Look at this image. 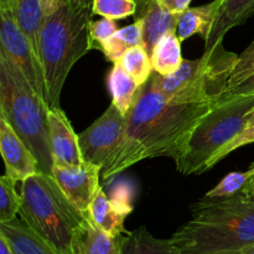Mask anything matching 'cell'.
Masks as SVG:
<instances>
[{
    "label": "cell",
    "mask_w": 254,
    "mask_h": 254,
    "mask_svg": "<svg viewBox=\"0 0 254 254\" xmlns=\"http://www.w3.org/2000/svg\"><path fill=\"white\" fill-rule=\"evenodd\" d=\"M221 101L171 102L149 78L129 112L118 148L102 169V180H114L134 164L146 159H175L193 127Z\"/></svg>",
    "instance_id": "6da1fadb"
},
{
    "label": "cell",
    "mask_w": 254,
    "mask_h": 254,
    "mask_svg": "<svg viewBox=\"0 0 254 254\" xmlns=\"http://www.w3.org/2000/svg\"><path fill=\"white\" fill-rule=\"evenodd\" d=\"M191 220L171 236L181 254H212L254 246V202L241 195L201 198L190 207Z\"/></svg>",
    "instance_id": "7a4b0ae2"
},
{
    "label": "cell",
    "mask_w": 254,
    "mask_h": 254,
    "mask_svg": "<svg viewBox=\"0 0 254 254\" xmlns=\"http://www.w3.org/2000/svg\"><path fill=\"white\" fill-rule=\"evenodd\" d=\"M92 15V7L76 10L64 2L56 12L45 17L40 35V61L49 108L60 107L69 71L91 51L88 27Z\"/></svg>",
    "instance_id": "3957f363"
},
{
    "label": "cell",
    "mask_w": 254,
    "mask_h": 254,
    "mask_svg": "<svg viewBox=\"0 0 254 254\" xmlns=\"http://www.w3.org/2000/svg\"><path fill=\"white\" fill-rule=\"evenodd\" d=\"M47 112L46 102L34 91L19 67L0 52V116L34 153L40 170L52 175Z\"/></svg>",
    "instance_id": "277c9868"
},
{
    "label": "cell",
    "mask_w": 254,
    "mask_h": 254,
    "mask_svg": "<svg viewBox=\"0 0 254 254\" xmlns=\"http://www.w3.org/2000/svg\"><path fill=\"white\" fill-rule=\"evenodd\" d=\"M20 218L61 254H73L77 228L87 220L62 192L54 176L40 171L21 183Z\"/></svg>",
    "instance_id": "5b68a950"
},
{
    "label": "cell",
    "mask_w": 254,
    "mask_h": 254,
    "mask_svg": "<svg viewBox=\"0 0 254 254\" xmlns=\"http://www.w3.org/2000/svg\"><path fill=\"white\" fill-rule=\"evenodd\" d=\"M254 94L226 97L197 122L175 160L184 175L210 170L215 156L247 127Z\"/></svg>",
    "instance_id": "8992f818"
},
{
    "label": "cell",
    "mask_w": 254,
    "mask_h": 254,
    "mask_svg": "<svg viewBox=\"0 0 254 254\" xmlns=\"http://www.w3.org/2000/svg\"><path fill=\"white\" fill-rule=\"evenodd\" d=\"M238 61V55L227 51L223 42L205 50L197 60H184L170 76L153 72L150 79L171 102L202 103L226 98L228 83Z\"/></svg>",
    "instance_id": "52a82bcc"
},
{
    "label": "cell",
    "mask_w": 254,
    "mask_h": 254,
    "mask_svg": "<svg viewBox=\"0 0 254 254\" xmlns=\"http://www.w3.org/2000/svg\"><path fill=\"white\" fill-rule=\"evenodd\" d=\"M0 52L9 57L27 79L34 91L46 102V84L41 61L22 32L11 10L0 5ZM47 104V103H46Z\"/></svg>",
    "instance_id": "ba28073f"
},
{
    "label": "cell",
    "mask_w": 254,
    "mask_h": 254,
    "mask_svg": "<svg viewBox=\"0 0 254 254\" xmlns=\"http://www.w3.org/2000/svg\"><path fill=\"white\" fill-rule=\"evenodd\" d=\"M127 118L128 117L123 116L119 109L111 103L94 123L78 134L79 148L84 161L103 169L123 138Z\"/></svg>",
    "instance_id": "9c48e42d"
},
{
    "label": "cell",
    "mask_w": 254,
    "mask_h": 254,
    "mask_svg": "<svg viewBox=\"0 0 254 254\" xmlns=\"http://www.w3.org/2000/svg\"><path fill=\"white\" fill-rule=\"evenodd\" d=\"M102 168L84 161L76 168L54 166L52 176L72 205L88 217V208L101 190Z\"/></svg>",
    "instance_id": "30bf717a"
},
{
    "label": "cell",
    "mask_w": 254,
    "mask_h": 254,
    "mask_svg": "<svg viewBox=\"0 0 254 254\" xmlns=\"http://www.w3.org/2000/svg\"><path fill=\"white\" fill-rule=\"evenodd\" d=\"M49 140L54 166L76 168L84 163L78 143V134L74 133L68 117L60 107L49 108L47 112Z\"/></svg>",
    "instance_id": "8fae6325"
},
{
    "label": "cell",
    "mask_w": 254,
    "mask_h": 254,
    "mask_svg": "<svg viewBox=\"0 0 254 254\" xmlns=\"http://www.w3.org/2000/svg\"><path fill=\"white\" fill-rule=\"evenodd\" d=\"M0 151L5 164V175L17 184L41 171L36 156L2 116H0Z\"/></svg>",
    "instance_id": "7c38bea8"
},
{
    "label": "cell",
    "mask_w": 254,
    "mask_h": 254,
    "mask_svg": "<svg viewBox=\"0 0 254 254\" xmlns=\"http://www.w3.org/2000/svg\"><path fill=\"white\" fill-rule=\"evenodd\" d=\"M135 19L143 24V46L151 55L154 46L168 32L178 30V15L161 6L156 0H136Z\"/></svg>",
    "instance_id": "4fadbf2b"
},
{
    "label": "cell",
    "mask_w": 254,
    "mask_h": 254,
    "mask_svg": "<svg viewBox=\"0 0 254 254\" xmlns=\"http://www.w3.org/2000/svg\"><path fill=\"white\" fill-rule=\"evenodd\" d=\"M0 236L15 254H61L21 218L0 222Z\"/></svg>",
    "instance_id": "5bb4252c"
},
{
    "label": "cell",
    "mask_w": 254,
    "mask_h": 254,
    "mask_svg": "<svg viewBox=\"0 0 254 254\" xmlns=\"http://www.w3.org/2000/svg\"><path fill=\"white\" fill-rule=\"evenodd\" d=\"M223 0H213L208 4L188 7L178 15V36L181 42L198 34L207 40L216 24Z\"/></svg>",
    "instance_id": "9a60e30c"
},
{
    "label": "cell",
    "mask_w": 254,
    "mask_h": 254,
    "mask_svg": "<svg viewBox=\"0 0 254 254\" xmlns=\"http://www.w3.org/2000/svg\"><path fill=\"white\" fill-rule=\"evenodd\" d=\"M0 5L11 10L17 25L26 35L40 59V35L45 21L44 9L40 0H0Z\"/></svg>",
    "instance_id": "2e32d148"
},
{
    "label": "cell",
    "mask_w": 254,
    "mask_h": 254,
    "mask_svg": "<svg viewBox=\"0 0 254 254\" xmlns=\"http://www.w3.org/2000/svg\"><path fill=\"white\" fill-rule=\"evenodd\" d=\"M254 14V0H223L216 24L210 37L205 41V50H210L233 27L243 25Z\"/></svg>",
    "instance_id": "e0dca14e"
},
{
    "label": "cell",
    "mask_w": 254,
    "mask_h": 254,
    "mask_svg": "<svg viewBox=\"0 0 254 254\" xmlns=\"http://www.w3.org/2000/svg\"><path fill=\"white\" fill-rule=\"evenodd\" d=\"M122 237H111L87 218L74 232L73 254H119Z\"/></svg>",
    "instance_id": "ac0fdd59"
},
{
    "label": "cell",
    "mask_w": 254,
    "mask_h": 254,
    "mask_svg": "<svg viewBox=\"0 0 254 254\" xmlns=\"http://www.w3.org/2000/svg\"><path fill=\"white\" fill-rule=\"evenodd\" d=\"M128 216L113 205L103 189L98 191L94 200L89 205L88 218L104 233L111 237H119L127 235L124 221Z\"/></svg>",
    "instance_id": "d6986e66"
},
{
    "label": "cell",
    "mask_w": 254,
    "mask_h": 254,
    "mask_svg": "<svg viewBox=\"0 0 254 254\" xmlns=\"http://www.w3.org/2000/svg\"><path fill=\"white\" fill-rule=\"evenodd\" d=\"M108 88L112 96V103L123 116L128 117L143 86L136 83L135 79L117 61L108 74Z\"/></svg>",
    "instance_id": "ffe728a7"
},
{
    "label": "cell",
    "mask_w": 254,
    "mask_h": 254,
    "mask_svg": "<svg viewBox=\"0 0 254 254\" xmlns=\"http://www.w3.org/2000/svg\"><path fill=\"white\" fill-rule=\"evenodd\" d=\"M119 254H181V251L171 238H156L141 226L123 235Z\"/></svg>",
    "instance_id": "44dd1931"
},
{
    "label": "cell",
    "mask_w": 254,
    "mask_h": 254,
    "mask_svg": "<svg viewBox=\"0 0 254 254\" xmlns=\"http://www.w3.org/2000/svg\"><path fill=\"white\" fill-rule=\"evenodd\" d=\"M150 57L154 72L160 76H170L178 71L184 61L178 32L171 31L164 35L154 46Z\"/></svg>",
    "instance_id": "7402d4cb"
},
{
    "label": "cell",
    "mask_w": 254,
    "mask_h": 254,
    "mask_svg": "<svg viewBox=\"0 0 254 254\" xmlns=\"http://www.w3.org/2000/svg\"><path fill=\"white\" fill-rule=\"evenodd\" d=\"M138 45H143V24L140 20L135 19L133 24L117 30L103 45L101 51L106 56L107 61L114 64L121 60L127 50Z\"/></svg>",
    "instance_id": "603a6c76"
},
{
    "label": "cell",
    "mask_w": 254,
    "mask_h": 254,
    "mask_svg": "<svg viewBox=\"0 0 254 254\" xmlns=\"http://www.w3.org/2000/svg\"><path fill=\"white\" fill-rule=\"evenodd\" d=\"M118 62L140 86H144L149 81L154 72L150 54L143 45L127 50Z\"/></svg>",
    "instance_id": "cb8c5ba5"
},
{
    "label": "cell",
    "mask_w": 254,
    "mask_h": 254,
    "mask_svg": "<svg viewBox=\"0 0 254 254\" xmlns=\"http://www.w3.org/2000/svg\"><path fill=\"white\" fill-rule=\"evenodd\" d=\"M17 183L4 175L0 179V222L17 217L21 207V192L16 190Z\"/></svg>",
    "instance_id": "d4e9b609"
},
{
    "label": "cell",
    "mask_w": 254,
    "mask_h": 254,
    "mask_svg": "<svg viewBox=\"0 0 254 254\" xmlns=\"http://www.w3.org/2000/svg\"><path fill=\"white\" fill-rule=\"evenodd\" d=\"M254 176V168H250L247 171H233L226 175L212 190L205 193L203 198H226L240 195L245 189L246 184Z\"/></svg>",
    "instance_id": "484cf974"
},
{
    "label": "cell",
    "mask_w": 254,
    "mask_h": 254,
    "mask_svg": "<svg viewBox=\"0 0 254 254\" xmlns=\"http://www.w3.org/2000/svg\"><path fill=\"white\" fill-rule=\"evenodd\" d=\"M136 0H93L92 12L112 20L127 19L136 12Z\"/></svg>",
    "instance_id": "4316f807"
},
{
    "label": "cell",
    "mask_w": 254,
    "mask_h": 254,
    "mask_svg": "<svg viewBox=\"0 0 254 254\" xmlns=\"http://www.w3.org/2000/svg\"><path fill=\"white\" fill-rule=\"evenodd\" d=\"M134 196H135V188L129 180H126V179L119 180V179H117L112 184L111 191H109V200L113 202V205L117 208H119L127 216L130 215L131 211L134 210Z\"/></svg>",
    "instance_id": "83f0119b"
},
{
    "label": "cell",
    "mask_w": 254,
    "mask_h": 254,
    "mask_svg": "<svg viewBox=\"0 0 254 254\" xmlns=\"http://www.w3.org/2000/svg\"><path fill=\"white\" fill-rule=\"evenodd\" d=\"M118 30L114 20L103 17L101 20L89 22L88 34H89V45L91 50L96 49L101 51L103 45L111 39L112 35Z\"/></svg>",
    "instance_id": "f1b7e54d"
},
{
    "label": "cell",
    "mask_w": 254,
    "mask_h": 254,
    "mask_svg": "<svg viewBox=\"0 0 254 254\" xmlns=\"http://www.w3.org/2000/svg\"><path fill=\"white\" fill-rule=\"evenodd\" d=\"M254 73V40L252 44L238 56L237 64H236L235 69L232 72V76L230 78V83L228 87L231 89L235 88L236 86L247 79L248 77L252 76Z\"/></svg>",
    "instance_id": "f546056e"
},
{
    "label": "cell",
    "mask_w": 254,
    "mask_h": 254,
    "mask_svg": "<svg viewBox=\"0 0 254 254\" xmlns=\"http://www.w3.org/2000/svg\"><path fill=\"white\" fill-rule=\"evenodd\" d=\"M253 143H254V127H248V128H246L242 133L238 134V135L236 136V138L233 139V140L231 141L225 149H222V150L215 156L212 164H211V168H213V166H215L217 163H220L222 159H225L226 156L230 155L232 151L237 150V149L242 148V146L248 145V144H253Z\"/></svg>",
    "instance_id": "4dcf8cb0"
},
{
    "label": "cell",
    "mask_w": 254,
    "mask_h": 254,
    "mask_svg": "<svg viewBox=\"0 0 254 254\" xmlns=\"http://www.w3.org/2000/svg\"><path fill=\"white\" fill-rule=\"evenodd\" d=\"M240 94H254V73L248 77L243 82H241L238 86L227 92L226 97L231 96H240Z\"/></svg>",
    "instance_id": "1f68e13d"
},
{
    "label": "cell",
    "mask_w": 254,
    "mask_h": 254,
    "mask_svg": "<svg viewBox=\"0 0 254 254\" xmlns=\"http://www.w3.org/2000/svg\"><path fill=\"white\" fill-rule=\"evenodd\" d=\"M159 4L163 7H165L166 10L171 12H175V14H180L184 10H186L188 7H190V2L192 0H156Z\"/></svg>",
    "instance_id": "d6a6232c"
},
{
    "label": "cell",
    "mask_w": 254,
    "mask_h": 254,
    "mask_svg": "<svg viewBox=\"0 0 254 254\" xmlns=\"http://www.w3.org/2000/svg\"><path fill=\"white\" fill-rule=\"evenodd\" d=\"M40 2H41V6L44 9L45 17H47L56 12L66 1L64 0H40Z\"/></svg>",
    "instance_id": "836d02e7"
},
{
    "label": "cell",
    "mask_w": 254,
    "mask_h": 254,
    "mask_svg": "<svg viewBox=\"0 0 254 254\" xmlns=\"http://www.w3.org/2000/svg\"><path fill=\"white\" fill-rule=\"evenodd\" d=\"M243 198L251 201V202H254V176L246 184L245 189L242 190V192L240 193Z\"/></svg>",
    "instance_id": "e575fe53"
},
{
    "label": "cell",
    "mask_w": 254,
    "mask_h": 254,
    "mask_svg": "<svg viewBox=\"0 0 254 254\" xmlns=\"http://www.w3.org/2000/svg\"><path fill=\"white\" fill-rule=\"evenodd\" d=\"M67 4L73 9H84V7H92L93 0H64Z\"/></svg>",
    "instance_id": "d590c367"
},
{
    "label": "cell",
    "mask_w": 254,
    "mask_h": 254,
    "mask_svg": "<svg viewBox=\"0 0 254 254\" xmlns=\"http://www.w3.org/2000/svg\"><path fill=\"white\" fill-rule=\"evenodd\" d=\"M0 254H15L6 241L0 236Z\"/></svg>",
    "instance_id": "8d00e7d4"
},
{
    "label": "cell",
    "mask_w": 254,
    "mask_h": 254,
    "mask_svg": "<svg viewBox=\"0 0 254 254\" xmlns=\"http://www.w3.org/2000/svg\"><path fill=\"white\" fill-rule=\"evenodd\" d=\"M248 127H254V108L248 113V121L246 128H248Z\"/></svg>",
    "instance_id": "74e56055"
},
{
    "label": "cell",
    "mask_w": 254,
    "mask_h": 254,
    "mask_svg": "<svg viewBox=\"0 0 254 254\" xmlns=\"http://www.w3.org/2000/svg\"><path fill=\"white\" fill-rule=\"evenodd\" d=\"M242 251H223V252H217L212 254H241L242 253Z\"/></svg>",
    "instance_id": "f35d334b"
},
{
    "label": "cell",
    "mask_w": 254,
    "mask_h": 254,
    "mask_svg": "<svg viewBox=\"0 0 254 254\" xmlns=\"http://www.w3.org/2000/svg\"><path fill=\"white\" fill-rule=\"evenodd\" d=\"M241 254H254V246H251V247L245 248Z\"/></svg>",
    "instance_id": "ab89813d"
},
{
    "label": "cell",
    "mask_w": 254,
    "mask_h": 254,
    "mask_svg": "<svg viewBox=\"0 0 254 254\" xmlns=\"http://www.w3.org/2000/svg\"><path fill=\"white\" fill-rule=\"evenodd\" d=\"M251 168H254V163H252V165H251Z\"/></svg>",
    "instance_id": "60d3db41"
}]
</instances>
